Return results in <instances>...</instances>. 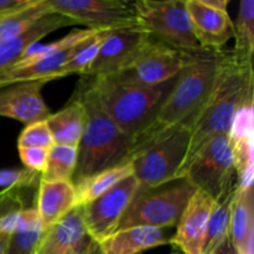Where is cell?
<instances>
[{
	"label": "cell",
	"instance_id": "obj_1",
	"mask_svg": "<svg viewBox=\"0 0 254 254\" xmlns=\"http://www.w3.org/2000/svg\"><path fill=\"white\" fill-rule=\"evenodd\" d=\"M253 89L252 64L238 61L232 52L225 51L220 72L207 98L189 123L190 143L181 169L208 140L228 134L237 109L253 102Z\"/></svg>",
	"mask_w": 254,
	"mask_h": 254
},
{
	"label": "cell",
	"instance_id": "obj_2",
	"mask_svg": "<svg viewBox=\"0 0 254 254\" xmlns=\"http://www.w3.org/2000/svg\"><path fill=\"white\" fill-rule=\"evenodd\" d=\"M225 51L200 50L190 52L188 64L176 76L173 88L164 99L153 123L134 140L131 158L143 146L166 131L190 123L207 98L216 81Z\"/></svg>",
	"mask_w": 254,
	"mask_h": 254
},
{
	"label": "cell",
	"instance_id": "obj_3",
	"mask_svg": "<svg viewBox=\"0 0 254 254\" xmlns=\"http://www.w3.org/2000/svg\"><path fill=\"white\" fill-rule=\"evenodd\" d=\"M86 78L104 113L134 141L153 123L176 77L158 86H143L117 74Z\"/></svg>",
	"mask_w": 254,
	"mask_h": 254
},
{
	"label": "cell",
	"instance_id": "obj_4",
	"mask_svg": "<svg viewBox=\"0 0 254 254\" xmlns=\"http://www.w3.org/2000/svg\"><path fill=\"white\" fill-rule=\"evenodd\" d=\"M77 97L86 109V124L77 146V165L73 180L76 184L101 171L128 163L133 154V138L121 130L104 113L96 97L82 81Z\"/></svg>",
	"mask_w": 254,
	"mask_h": 254
},
{
	"label": "cell",
	"instance_id": "obj_5",
	"mask_svg": "<svg viewBox=\"0 0 254 254\" xmlns=\"http://www.w3.org/2000/svg\"><path fill=\"white\" fill-rule=\"evenodd\" d=\"M180 179L195 190L207 193L213 201L236 192L238 180L228 134L208 140L181 169L178 180Z\"/></svg>",
	"mask_w": 254,
	"mask_h": 254
},
{
	"label": "cell",
	"instance_id": "obj_6",
	"mask_svg": "<svg viewBox=\"0 0 254 254\" xmlns=\"http://www.w3.org/2000/svg\"><path fill=\"white\" fill-rule=\"evenodd\" d=\"M190 143V127L183 124L158 136L130 159L139 190H151L178 180Z\"/></svg>",
	"mask_w": 254,
	"mask_h": 254
},
{
	"label": "cell",
	"instance_id": "obj_7",
	"mask_svg": "<svg viewBox=\"0 0 254 254\" xmlns=\"http://www.w3.org/2000/svg\"><path fill=\"white\" fill-rule=\"evenodd\" d=\"M195 191L184 179L151 190H139L124 212L117 231L138 226L160 230L176 226Z\"/></svg>",
	"mask_w": 254,
	"mask_h": 254
},
{
	"label": "cell",
	"instance_id": "obj_8",
	"mask_svg": "<svg viewBox=\"0 0 254 254\" xmlns=\"http://www.w3.org/2000/svg\"><path fill=\"white\" fill-rule=\"evenodd\" d=\"M136 25L163 44L181 51H200L186 0H139L133 2Z\"/></svg>",
	"mask_w": 254,
	"mask_h": 254
},
{
	"label": "cell",
	"instance_id": "obj_9",
	"mask_svg": "<svg viewBox=\"0 0 254 254\" xmlns=\"http://www.w3.org/2000/svg\"><path fill=\"white\" fill-rule=\"evenodd\" d=\"M190 52L153 39L117 76L143 86H158L174 79L188 64Z\"/></svg>",
	"mask_w": 254,
	"mask_h": 254
},
{
	"label": "cell",
	"instance_id": "obj_10",
	"mask_svg": "<svg viewBox=\"0 0 254 254\" xmlns=\"http://www.w3.org/2000/svg\"><path fill=\"white\" fill-rule=\"evenodd\" d=\"M55 14L86 29L104 30L138 26L133 2L123 0H47Z\"/></svg>",
	"mask_w": 254,
	"mask_h": 254
},
{
	"label": "cell",
	"instance_id": "obj_11",
	"mask_svg": "<svg viewBox=\"0 0 254 254\" xmlns=\"http://www.w3.org/2000/svg\"><path fill=\"white\" fill-rule=\"evenodd\" d=\"M138 191V181L134 175L129 176L98 198L82 206L83 222L89 238L101 243L116 232Z\"/></svg>",
	"mask_w": 254,
	"mask_h": 254
},
{
	"label": "cell",
	"instance_id": "obj_12",
	"mask_svg": "<svg viewBox=\"0 0 254 254\" xmlns=\"http://www.w3.org/2000/svg\"><path fill=\"white\" fill-rule=\"evenodd\" d=\"M153 39L139 26L111 30L84 77L109 76L122 71Z\"/></svg>",
	"mask_w": 254,
	"mask_h": 254
},
{
	"label": "cell",
	"instance_id": "obj_13",
	"mask_svg": "<svg viewBox=\"0 0 254 254\" xmlns=\"http://www.w3.org/2000/svg\"><path fill=\"white\" fill-rule=\"evenodd\" d=\"M215 201L200 190H196L184 208L176 232L170 240L184 254H203L208 220Z\"/></svg>",
	"mask_w": 254,
	"mask_h": 254
},
{
	"label": "cell",
	"instance_id": "obj_14",
	"mask_svg": "<svg viewBox=\"0 0 254 254\" xmlns=\"http://www.w3.org/2000/svg\"><path fill=\"white\" fill-rule=\"evenodd\" d=\"M45 81L19 82L0 88V117L15 119L25 126L46 121L51 114L42 98Z\"/></svg>",
	"mask_w": 254,
	"mask_h": 254
},
{
	"label": "cell",
	"instance_id": "obj_15",
	"mask_svg": "<svg viewBox=\"0 0 254 254\" xmlns=\"http://www.w3.org/2000/svg\"><path fill=\"white\" fill-rule=\"evenodd\" d=\"M193 35L202 50L220 51L235 36V22L228 10L206 5L202 0H186Z\"/></svg>",
	"mask_w": 254,
	"mask_h": 254
},
{
	"label": "cell",
	"instance_id": "obj_16",
	"mask_svg": "<svg viewBox=\"0 0 254 254\" xmlns=\"http://www.w3.org/2000/svg\"><path fill=\"white\" fill-rule=\"evenodd\" d=\"M89 241L83 222L82 206H76L64 218L45 228L36 254H82Z\"/></svg>",
	"mask_w": 254,
	"mask_h": 254
},
{
	"label": "cell",
	"instance_id": "obj_17",
	"mask_svg": "<svg viewBox=\"0 0 254 254\" xmlns=\"http://www.w3.org/2000/svg\"><path fill=\"white\" fill-rule=\"evenodd\" d=\"M76 207V190L69 181H40L36 208L45 228L64 218Z\"/></svg>",
	"mask_w": 254,
	"mask_h": 254
},
{
	"label": "cell",
	"instance_id": "obj_18",
	"mask_svg": "<svg viewBox=\"0 0 254 254\" xmlns=\"http://www.w3.org/2000/svg\"><path fill=\"white\" fill-rule=\"evenodd\" d=\"M71 25H74L73 21L62 15L51 12L42 17L24 34L10 39L0 40V72L9 68L15 62L19 61L25 51L32 45L37 44L42 37L51 34L55 30Z\"/></svg>",
	"mask_w": 254,
	"mask_h": 254
},
{
	"label": "cell",
	"instance_id": "obj_19",
	"mask_svg": "<svg viewBox=\"0 0 254 254\" xmlns=\"http://www.w3.org/2000/svg\"><path fill=\"white\" fill-rule=\"evenodd\" d=\"M170 243L164 230L154 227H128L118 230L102 241L104 254H139L144 251Z\"/></svg>",
	"mask_w": 254,
	"mask_h": 254
},
{
	"label": "cell",
	"instance_id": "obj_20",
	"mask_svg": "<svg viewBox=\"0 0 254 254\" xmlns=\"http://www.w3.org/2000/svg\"><path fill=\"white\" fill-rule=\"evenodd\" d=\"M253 188H237L231 210L230 238L237 254H253Z\"/></svg>",
	"mask_w": 254,
	"mask_h": 254
},
{
	"label": "cell",
	"instance_id": "obj_21",
	"mask_svg": "<svg viewBox=\"0 0 254 254\" xmlns=\"http://www.w3.org/2000/svg\"><path fill=\"white\" fill-rule=\"evenodd\" d=\"M51 135L56 145L78 146L86 124V109L76 96L61 111L46 118Z\"/></svg>",
	"mask_w": 254,
	"mask_h": 254
},
{
	"label": "cell",
	"instance_id": "obj_22",
	"mask_svg": "<svg viewBox=\"0 0 254 254\" xmlns=\"http://www.w3.org/2000/svg\"><path fill=\"white\" fill-rule=\"evenodd\" d=\"M24 190L4 189L0 191V233L10 236L20 228L40 221L35 207H27Z\"/></svg>",
	"mask_w": 254,
	"mask_h": 254
},
{
	"label": "cell",
	"instance_id": "obj_23",
	"mask_svg": "<svg viewBox=\"0 0 254 254\" xmlns=\"http://www.w3.org/2000/svg\"><path fill=\"white\" fill-rule=\"evenodd\" d=\"M133 175V164L131 161H128L73 184L76 190V206H83L96 200L114 188L117 184Z\"/></svg>",
	"mask_w": 254,
	"mask_h": 254
},
{
	"label": "cell",
	"instance_id": "obj_24",
	"mask_svg": "<svg viewBox=\"0 0 254 254\" xmlns=\"http://www.w3.org/2000/svg\"><path fill=\"white\" fill-rule=\"evenodd\" d=\"M235 192L215 201L207 226L203 254H215L230 238L231 210Z\"/></svg>",
	"mask_w": 254,
	"mask_h": 254
},
{
	"label": "cell",
	"instance_id": "obj_25",
	"mask_svg": "<svg viewBox=\"0 0 254 254\" xmlns=\"http://www.w3.org/2000/svg\"><path fill=\"white\" fill-rule=\"evenodd\" d=\"M47 0H32L29 6L0 17V40L19 36L31 29L37 21L51 14Z\"/></svg>",
	"mask_w": 254,
	"mask_h": 254
},
{
	"label": "cell",
	"instance_id": "obj_26",
	"mask_svg": "<svg viewBox=\"0 0 254 254\" xmlns=\"http://www.w3.org/2000/svg\"><path fill=\"white\" fill-rule=\"evenodd\" d=\"M235 26V49L232 54L238 61L252 64L254 50V1L242 0Z\"/></svg>",
	"mask_w": 254,
	"mask_h": 254
},
{
	"label": "cell",
	"instance_id": "obj_27",
	"mask_svg": "<svg viewBox=\"0 0 254 254\" xmlns=\"http://www.w3.org/2000/svg\"><path fill=\"white\" fill-rule=\"evenodd\" d=\"M77 146L56 145L49 150L46 169L40 181H69L72 183L77 165Z\"/></svg>",
	"mask_w": 254,
	"mask_h": 254
},
{
	"label": "cell",
	"instance_id": "obj_28",
	"mask_svg": "<svg viewBox=\"0 0 254 254\" xmlns=\"http://www.w3.org/2000/svg\"><path fill=\"white\" fill-rule=\"evenodd\" d=\"M111 30L113 29L99 30L94 36H92L91 39L79 45L76 52L72 55L71 59L57 72L56 79L66 76H71V74H82V76H84L89 67L92 66L94 60H96L99 49L102 46V42L104 41L107 34Z\"/></svg>",
	"mask_w": 254,
	"mask_h": 254
},
{
	"label": "cell",
	"instance_id": "obj_29",
	"mask_svg": "<svg viewBox=\"0 0 254 254\" xmlns=\"http://www.w3.org/2000/svg\"><path fill=\"white\" fill-rule=\"evenodd\" d=\"M44 232L41 220L20 228L7 238L5 254H36Z\"/></svg>",
	"mask_w": 254,
	"mask_h": 254
},
{
	"label": "cell",
	"instance_id": "obj_30",
	"mask_svg": "<svg viewBox=\"0 0 254 254\" xmlns=\"http://www.w3.org/2000/svg\"><path fill=\"white\" fill-rule=\"evenodd\" d=\"M55 145L46 121H39L25 126L17 139V148L51 149Z\"/></svg>",
	"mask_w": 254,
	"mask_h": 254
},
{
	"label": "cell",
	"instance_id": "obj_31",
	"mask_svg": "<svg viewBox=\"0 0 254 254\" xmlns=\"http://www.w3.org/2000/svg\"><path fill=\"white\" fill-rule=\"evenodd\" d=\"M254 129V108L253 102L243 104L236 112L232 122H231L228 136L231 141L241 140V139L253 136Z\"/></svg>",
	"mask_w": 254,
	"mask_h": 254
},
{
	"label": "cell",
	"instance_id": "obj_32",
	"mask_svg": "<svg viewBox=\"0 0 254 254\" xmlns=\"http://www.w3.org/2000/svg\"><path fill=\"white\" fill-rule=\"evenodd\" d=\"M41 174L22 169H1L0 170V188L4 189H32L39 185Z\"/></svg>",
	"mask_w": 254,
	"mask_h": 254
},
{
	"label": "cell",
	"instance_id": "obj_33",
	"mask_svg": "<svg viewBox=\"0 0 254 254\" xmlns=\"http://www.w3.org/2000/svg\"><path fill=\"white\" fill-rule=\"evenodd\" d=\"M21 163L29 170L42 174L46 169L49 149L44 148H17Z\"/></svg>",
	"mask_w": 254,
	"mask_h": 254
},
{
	"label": "cell",
	"instance_id": "obj_34",
	"mask_svg": "<svg viewBox=\"0 0 254 254\" xmlns=\"http://www.w3.org/2000/svg\"><path fill=\"white\" fill-rule=\"evenodd\" d=\"M32 0H0V17L7 16L15 11L29 6Z\"/></svg>",
	"mask_w": 254,
	"mask_h": 254
},
{
	"label": "cell",
	"instance_id": "obj_35",
	"mask_svg": "<svg viewBox=\"0 0 254 254\" xmlns=\"http://www.w3.org/2000/svg\"><path fill=\"white\" fill-rule=\"evenodd\" d=\"M82 254H104V253H103V250H102L101 243L92 240V238H89L88 243H87L86 248H84V251L82 252Z\"/></svg>",
	"mask_w": 254,
	"mask_h": 254
},
{
	"label": "cell",
	"instance_id": "obj_36",
	"mask_svg": "<svg viewBox=\"0 0 254 254\" xmlns=\"http://www.w3.org/2000/svg\"><path fill=\"white\" fill-rule=\"evenodd\" d=\"M202 1L208 6L221 10H227L228 4H230V0H202Z\"/></svg>",
	"mask_w": 254,
	"mask_h": 254
},
{
	"label": "cell",
	"instance_id": "obj_37",
	"mask_svg": "<svg viewBox=\"0 0 254 254\" xmlns=\"http://www.w3.org/2000/svg\"><path fill=\"white\" fill-rule=\"evenodd\" d=\"M7 238H9V236L1 235V233H0V254H5V248H6Z\"/></svg>",
	"mask_w": 254,
	"mask_h": 254
},
{
	"label": "cell",
	"instance_id": "obj_38",
	"mask_svg": "<svg viewBox=\"0 0 254 254\" xmlns=\"http://www.w3.org/2000/svg\"><path fill=\"white\" fill-rule=\"evenodd\" d=\"M66 254H79V253H77V252H68V253H66Z\"/></svg>",
	"mask_w": 254,
	"mask_h": 254
}]
</instances>
